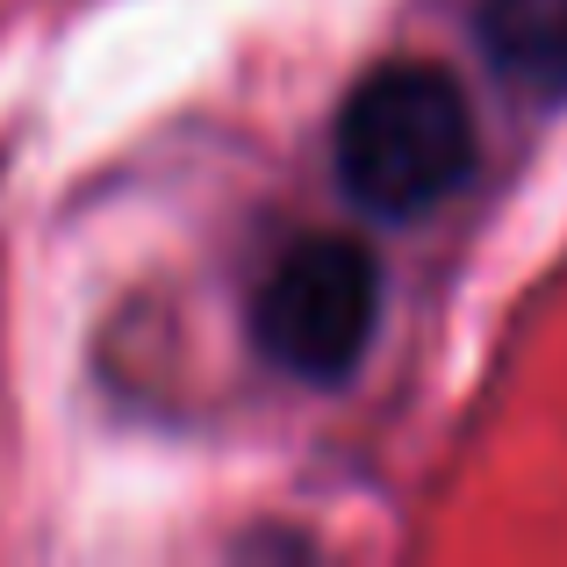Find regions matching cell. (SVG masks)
Wrapping results in <instances>:
<instances>
[{
    "mask_svg": "<svg viewBox=\"0 0 567 567\" xmlns=\"http://www.w3.org/2000/svg\"><path fill=\"white\" fill-rule=\"evenodd\" d=\"M331 166L352 208L374 223H416L445 208L474 173V109L431 58H388L346 94Z\"/></svg>",
    "mask_w": 567,
    "mask_h": 567,
    "instance_id": "obj_1",
    "label": "cell"
},
{
    "mask_svg": "<svg viewBox=\"0 0 567 567\" xmlns=\"http://www.w3.org/2000/svg\"><path fill=\"white\" fill-rule=\"evenodd\" d=\"M374 323H381V266L360 237L338 230L295 237L251 295V346L309 388L346 381L374 346Z\"/></svg>",
    "mask_w": 567,
    "mask_h": 567,
    "instance_id": "obj_2",
    "label": "cell"
},
{
    "mask_svg": "<svg viewBox=\"0 0 567 567\" xmlns=\"http://www.w3.org/2000/svg\"><path fill=\"white\" fill-rule=\"evenodd\" d=\"M474 37L511 94H525L532 109L567 101V0H482Z\"/></svg>",
    "mask_w": 567,
    "mask_h": 567,
    "instance_id": "obj_3",
    "label": "cell"
}]
</instances>
